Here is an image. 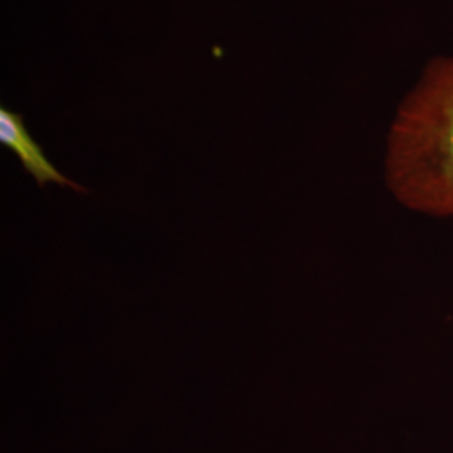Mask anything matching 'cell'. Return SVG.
Instances as JSON below:
<instances>
[{
	"instance_id": "1",
	"label": "cell",
	"mask_w": 453,
	"mask_h": 453,
	"mask_svg": "<svg viewBox=\"0 0 453 453\" xmlns=\"http://www.w3.org/2000/svg\"><path fill=\"white\" fill-rule=\"evenodd\" d=\"M383 177L405 211L453 222V54L430 58L396 104Z\"/></svg>"
},
{
	"instance_id": "2",
	"label": "cell",
	"mask_w": 453,
	"mask_h": 453,
	"mask_svg": "<svg viewBox=\"0 0 453 453\" xmlns=\"http://www.w3.org/2000/svg\"><path fill=\"white\" fill-rule=\"evenodd\" d=\"M0 145L16 155L22 168L35 180L39 188L46 187L48 183H58L78 194L89 192L86 187L65 177L52 165L42 146L34 140L33 134L26 128L24 116L5 106L0 108Z\"/></svg>"
}]
</instances>
